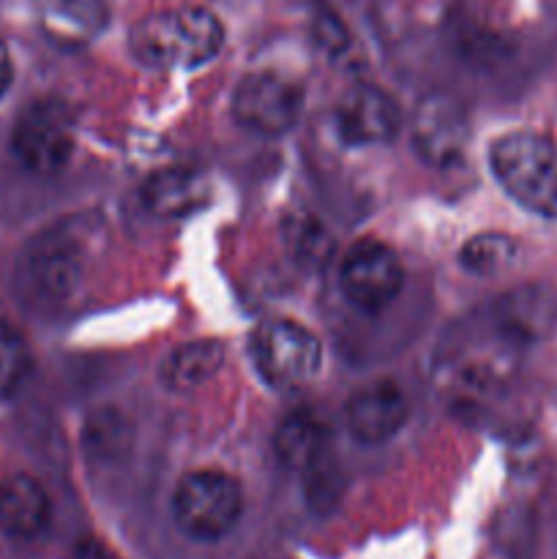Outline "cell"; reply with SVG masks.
Returning <instances> with one entry per match:
<instances>
[{"mask_svg": "<svg viewBox=\"0 0 557 559\" xmlns=\"http://www.w3.org/2000/svg\"><path fill=\"white\" fill-rule=\"evenodd\" d=\"M315 36H317V44L331 55H339L347 49V31H344L342 22H339L333 14H328V11L317 14Z\"/></svg>", "mask_w": 557, "mask_h": 559, "instance_id": "cell-21", "label": "cell"}, {"mask_svg": "<svg viewBox=\"0 0 557 559\" xmlns=\"http://www.w3.org/2000/svg\"><path fill=\"white\" fill-rule=\"evenodd\" d=\"M410 404L393 382H371L347 402V429L364 445H382L402 431Z\"/></svg>", "mask_w": 557, "mask_h": 559, "instance_id": "cell-12", "label": "cell"}, {"mask_svg": "<svg viewBox=\"0 0 557 559\" xmlns=\"http://www.w3.org/2000/svg\"><path fill=\"white\" fill-rule=\"evenodd\" d=\"M489 167L524 211L557 218V147L535 131H511L491 142Z\"/></svg>", "mask_w": 557, "mask_h": 559, "instance_id": "cell-2", "label": "cell"}, {"mask_svg": "<svg viewBox=\"0 0 557 559\" xmlns=\"http://www.w3.org/2000/svg\"><path fill=\"white\" fill-rule=\"evenodd\" d=\"M82 246L80 233L63 227L44 233L27 257V273L36 289L47 298H66L82 276Z\"/></svg>", "mask_w": 557, "mask_h": 559, "instance_id": "cell-11", "label": "cell"}, {"mask_svg": "<svg viewBox=\"0 0 557 559\" xmlns=\"http://www.w3.org/2000/svg\"><path fill=\"white\" fill-rule=\"evenodd\" d=\"M74 115L58 98L27 104L11 131V153L33 175H55L74 153Z\"/></svg>", "mask_w": 557, "mask_h": 559, "instance_id": "cell-4", "label": "cell"}, {"mask_svg": "<svg viewBox=\"0 0 557 559\" xmlns=\"http://www.w3.org/2000/svg\"><path fill=\"white\" fill-rule=\"evenodd\" d=\"M104 25H107V5L102 0H60L52 14L55 41L71 47L91 41Z\"/></svg>", "mask_w": 557, "mask_h": 559, "instance_id": "cell-17", "label": "cell"}, {"mask_svg": "<svg viewBox=\"0 0 557 559\" xmlns=\"http://www.w3.org/2000/svg\"><path fill=\"white\" fill-rule=\"evenodd\" d=\"M251 358L271 385H300L320 371L322 344L298 322L265 320L251 333Z\"/></svg>", "mask_w": 557, "mask_h": 559, "instance_id": "cell-5", "label": "cell"}, {"mask_svg": "<svg viewBox=\"0 0 557 559\" xmlns=\"http://www.w3.org/2000/svg\"><path fill=\"white\" fill-rule=\"evenodd\" d=\"M517 260V243L502 233L473 235L459 251V265L473 276H497Z\"/></svg>", "mask_w": 557, "mask_h": 559, "instance_id": "cell-18", "label": "cell"}, {"mask_svg": "<svg viewBox=\"0 0 557 559\" xmlns=\"http://www.w3.org/2000/svg\"><path fill=\"white\" fill-rule=\"evenodd\" d=\"M491 322L497 336L511 347H530L557 328V293L546 284H522L491 306Z\"/></svg>", "mask_w": 557, "mask_h": 559, "instance_id": "cell-8", "label": "cell"}, {"mask_svg": "<svg viewBox=\"0 0 557 559\" xmlns=\"http://www.w3.org/2000/svg\"><path fill=\"white\" fill-rule=\"evenodd\" d=\"M467 118L462 104L451 96L431 93L418 104L413 115V142L418 156L429 167L448 169L462 162L467 147Z\"/></svg>", "mask_w": 557, "mask_h": 559, "instance_id": "cell-9", "label": "cell"}, {"mask_svg": "<svg viewBox=\"0 0 557 559\" xmlns=\"http://www.w3.org/2000/svg\"><path fill=\"white\" fill-rule=\"evenodd\" d=\"M224 47V25L213 11L183 5L147 14L131 27L129 49L147 69H200Z\"/></svg>", "mask_w": 557, "mask_h": 559, "instance_id": "cell-1", "label": "cell"}, {"mask_svg": "<svg viewBox=\"0 0 557 559\" xmlns=\"http://www.w3.org/2000/svg\"><path fill=\"white\" fill-rule=\"evenodd\" d=\"M287 246L293 251L295 262L306 267L325 265L331 257V235L311 218H298L287 229Z\"/></svg>", "mask_w": 557, "mask_h": 559, "instance_id": "cell-20", "label": "cell"}, {"mask_svg": "<svg viewBox=\"0 0 557 559\" xmlns=\"http://www.w3.org/2000/svg\"><path fill=\"white\" fill-rule=\"evenodd\" d=\"M402 129L399 104L377 85H353L336 107V131L347 145H382Z\"/></svg>", "mask_w": 557, "mask_h": 559, "instance_id": "cell-10", "label": "cell"}, {"mask_svg": "<svg viewBox=\"0 0 557 559\" xmlns=\"http://www.w3.org/2000/svg\"><path fill=\"white\" fill-rule=\"evenodd\" d=\"M224 366V344L205 338L175 349L162 366V380L169 391H191L218 374Z\"/></svg>", "mask_w": 557, "mask_h": 559, "instance_id": "cell-16", "label": "cell"}, {"mask_svg": "<svg viewBox=\"0 0 557 559\" xmlns=\"http://www.w3.org/2000/svg\"><path fill=\"white\" fill-rule=\"evenodd\" d=\"M244 513V491L238 480L218 469H197L183 475L173 495V519L180 533L200 544L224 538Z\"/></svg>", "mask_w": 557, "mask_h": 559, "instance_id": "cell-3", "label": "cell"}, {"mask_svg": "<svg viewBox=\"0 0 557 559\" xmlns=\"http://www.w3.org/2000/svg\"><path fill=\"white\" fill-rule=\"evenodd\" d=\"M33 374V349L16 328L0 322V399H11Z\"/></svg>", "mask_w": 557, "mask_h": 559, "instance_id": "cell-19", "label": "cell"}, {"mask_svg": "<svg viewBox=\"0 0 557 559\" xmlns=\"http://www.w3.org/2000/svg\"><path fill=\"white\" fill-rule=\"evenodd\" d=\"M304 109V85L276 71L244 76L233 93V115L244 129L262 136L287 134Z\"/></svg>", "mask_w": 557, "mask_h": 559, "instance_id": "cell-7", "label": "cell"}, {"mask_svg": "<svg viewBox=\"0 0 557 559\" xmlns=\"http://www.w3.org/2000/svg\"><path fill=\"white\" fill-rule=\"evenodd\" d=\"M276 459L295 473H315L328 451V429L317 415L295 413L276 429Z\"/></svg>", "mask_w": 557, "mask_h": 559, "instance_id": "cell-15", "label": "cell"}, {"mask_svg": "<svg viewBox=\"0 0 557 559\" xmlns=\"http://www.w3.org/2000/svg\"><path fill=\"white\" fill-rule=\"evenodd\" d=\"M11 82H14V63H11V55L5 49V44L0 41V98L9 93Z\"/></svg>", "mask_w": 557, "mask_h": 559, "instance_id": "cell-22", "label": "cell"}, {"mask_svg": "<svg viewBox=\"0 0 557 559\" xmlns=\"http://www.w3.org/2000/svg\"><path fill=\"white\" fill-rule=\"evenodd\" d=\"M47 491L31 475H9L0 480V530L11 538L33 540L49 527Z\"/></svg>", "mask_w": 557, "mask_h": 559, "instance_id": "cell-13", "label": "cell"}, {"mask_svg": "<svg viewBox=\"0 0 557 559\" xmlns=\"http://www.w3.org/2000/svg\"><path fill=\"white\" fill-rule=\"evenodd\" d=\"M339 287L355 309L377 314L404 287V267L396 251L375 238L358 240L344 254L339 267Z\"/></svg>", "mask_w": 557, "mask_h": 559, "instance_id": "cell-6", "label": "cell"}, {"mask_svg": "<svg viewBox=\"0 0 557 559\" xmlns=\"http://www.w3.org/2000/svg\"><path fill=\"white\" fill-rule=\"evenodd\" d=\"M211 197L205 178L194 169L169 167L158 169L142 186V202L153 216L178 218L200 211Z\"/></svg>", "mask_w": 557, "mask_h": 559, "instance_id": "cell-14", "label": "cell"}]
</instances>
